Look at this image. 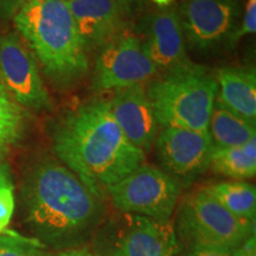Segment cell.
Instances as JSON below:
<instances>
[{
	"mask_svg": "<svg viewBox=\"0 0 256 256\" xmlns=\"http://www.w3.org/2000/svg\"><path fill=\"white\" fill-rule=\"evenodd\" d=\"M208 130L216 147L242 146L256 138L255 122L234 113L217 100L211 112Z\"/></svg>",
	"mask_w": 256,
	"mask_h": 256,
	"instance_id": "cell-16",
	"label": "cell"
},
{
	"mask_svg": "<svg viewBox=\"0 0 256 256\" xmlns=\"http://www.w3.org/2000/svg\"><path fill=\"white\" fill-rule=\"evenodd\" d=\"M0 80L23 108L36 112L52 108L36 58L14 32L0 34Z\"/></svg>",
	"mask_w": 256,
	"mask_h": 256,
	"instance_id": "cell-9",
	"label": "cell"
},
{
	"mask_svg": "<svg viewBox=\"0 0 256 256\" xmlns=\"http://www.w3.org/2000/svg\"><path fill=\"white\" fill-rule=\"evenodd\" d=\"M256 32V0H248L246 5L243 22L238 30L232 31L228 37L230 46L236 44L238 42L247 34H254Z\"/></svg>",
	"mask_w": 256,
	"mask_h": 256,
	"instance_id": "cell-21",
	"label": "cell"
},
{
	"mask_svg": "<svg viewBox=\"0 0 256 256\" xmlns=\"http://www.w3.org/2000/svg\"><path fill=\"white\" fill-rule=\"evenodd\" d=\"M24 2H32V0H23Z\"/></svg>",
	"mask_w": 256,
	"mask_h": 256,
	"instance_id": "cell-32",
	"label": "cell"
},
{
	"mask_svg": "<svg viewBox=\"0 0 256 256\" xmlns=\"http://www.w3.org/2000/svg\"><path fill=\"white\" fill-rule=\"evenodd\" d=\"M230 256H256V238L252 235L241 246L230 252Z\"/></svg>",
	"mask_w": 256,
	"mask_h": 256,
	"instance_id": "cell-24",
	"label": "cell"
},
{
	"mask_svg": "<svg viewBox=\"0 0 256 256\" xmlns=\"http://www.w3.org/2000/svg\"><path fill=\"white\" fill-rule=\"evenodd\" d=\"M152 2H154V4H156L158 6H160V8H166V6H168L170 4H171L172 0H151Z\"/></svg>",
	"mask_w": 256,
	"mask_h": 256,
	"instance_id": "cell-30",
	"label": "cell"
},
{
	"mask_svg": "<svg viewBox=\"0 0 256 256\" xmlns=\"http://www.w3.org/2000/svg\"><path fill=\"white\" fill-rule=\"evenodd\" d=\"M120 212L170 222L182 192V185L156 166L140 165L106 190Z\"/></svg>",
	"mask_w": 256,
	"mask_h": 256,
	"instance_id": "cell-6",
	"label": "cell"
},
{
	"mask_svg": "<svg viewBox=\"0 0 256 256\" xmlns=\"http://www.w3.org/2000/svg\"><path fill=\"white\" fill-rule=\"evenodd\" d=\"M14 211V186L0 188V224L5 228L8 226Z\"/></svg>",
	"mask_w": 256,
	"mask_h": 256,
	"instance_id": "cell-22",
	"label": "cell"
},
{
	"mask_svg": "<svg viewBox=\"0 0 256 256\" xmlns=\"http://www.w3.org/2000/svg\"><path fill=\"white\" fill-rule=\"evenodd\" d=\"M8 152H10L8 145H6L5 142H0V164H2V162H5L6 156H8Z\"/></svg>",
	"mask_w": 256,
	"mask_h": 256,
	"instance_id": "cell-28",
	"label": "cell"
},
{
	"mask_svg": "<svg viewBox=\"0 0 256 256\" xmlns=\"http://www.w3.org/2000/svg\"><path fill=\"white\" fill-rule=\"evenodd\" d=\"M86 49L102 48L119 34L122 8L116 0H66Z\"/></svg>",
	"mask_w": 256,
	"mask_h": 256,
	"instance_id": "cell-14",
	"label": "cell"
},
{
	"mask_svg": "<svg viewBox=\"0 0 256 256\" xmlns=\"http://www.w3.org/2000/svg\"><path fill=\"white\" fill-rule=\"evenodd\" d=\"M216 100L234 113L255 122L256 74L252 68L226 66L216 72Z\"/></svg>",
	"mask_w": 256,
	"mask_h": 256,
	"instance_id": "cell-15",
	"label": "cell"
},
{
	"mask_svg": "<svg viewBox=\"0 0 256 256\" xmlns=\"http://www.w3.org/2000/svg\"><path fill=\"white\" fill-rule=\"evenodd\" d=\"M20 194L25 223L34 238L58 252L81 248L104 222L100 198L57 160L34 162L25 174Z\"/></svg>",
	"mask_w": 256,
	"mask_h": 256,
	"instance_id": "cell-1",
	"label": "cell"
},
{
	"mask_svg": "<svg viewBox=\"0 0 256 256\" xmlns=\"http://www.w3.org/2000/svg\"><path fill=\"white\" fill-rule=\"evenodd\" d=\"M217 89L215 75L188 60L166 70L146 92L159 124L208 130Z\"/></svg>",
	"mask_w": 256,
	"mask_h": 256,
	"instance_id": "cell-4",
	"label": "cell"
},
{
	"mask_svg": "<svg viewBox=\"0 0 256 256\" xmlns=\"http://www.w3.org/2000/svg\"><path fill=\"white\" fill-rule=\"evenodd\" d=\"M26 130L24 108L12 98L0 80V142L17 145L23 140Z\"/></svg>",
	"mask_w": 256,
	"mask_h": 256,
	"instance_id": "cell-19",
	"label": "cell"
},
{
	"mask_svg": "<svg viewBox=\"0 0 256 256\" xmlns=\"http://www.w3.org/2000/svg\"><path fill=\"white\" fill-rule=\"evenodd\" d=\"M238 16L236 0H184L179 14L185 37L200 50L212 49L228 38Z\"/></svg>",
	"mask_w": 256,
	"mask_h": 256,
	"instance_id": "cell-11",
	"label": "cell"
},
{
	"mask_svg": "<svg viewBox=\"0 0 256 256\" xmlns=\"http://www.w3.org/2000/svg\"><path fill=\"white\" fill-rule=\"evenodd\" d=\"M174 232L188 248L210 247L232 252L255 235V222L232 215L202 188L182 200Z\"/></svg>",
	"mask_w": 256,
	"mask_h": 256,
	"instance_id": "cell-5",
	"label": "cell"
},
{
	"mask_svg": "<svg viewBox=\"0 0 256 256\" xmlns=\"http://www.w3.org/2000/svg\"><path fill=\"white\" fill-rule=\"evenodd\" d=\"M232 215L255 222L256 190L254 185L243 180H226L203 188Z\"/></svg>",
	"mask_w": 256,
	"mask_h": 256,
	"instance_id": "cell-18",
	"label": "cell"
},
{
	"mask_svg": "<svg viewBox=\"0 0 256 256\" xmlns=\"http://www.w3.org/2000/svg\"><path fill=\"white\" fill-rule=\"evenodd\" d=\"M184 256H230V252L210 247H191Z\"/></svg>",
	"mask_w": 256,
	"mask_h": 256,
	"instance_id": "cell-25",
	"label": "cell"
},
{
	"mask_svg": "<svg viewBox=\"0 0 256 256\" xmlns=\"http://www.w3.org/2000/svg\"><path fill=\"white\" fill-rule=\"evenodd\" d=\"M94 252L98 256H176L178 238L174 223L124 214L98 230Z\"/></svg>",
	"mask_w": 256,
	"mask_h": 256,
	"instance_id": "cell-7",
	"label": "cell"
},
{
	"mask_svg": "<svg viewBox=\"0 0 256 256\" xmlns=\"http://www.w3.org/2000/svg\"><path fill=\"white\" fill-rule=\"evenodd\" d=\"M154 144L162 170L182 188L191 185L209 170L214 150L209 130L164 127Z\"/></svg>",
	"mask_w": 256,
	"mask_h": 256,
	"instance_id": "cell-10",
	"label": "cell"
},
{
	"mask_svg": "<svg viewBox=\"0 0 256 256\" xmlns=\"http://www.w3.org/2000/svg\"><path fill=\"white\" fill-rule=\"evenodd\" d=\"M118 2H119V5L122 8V10L124 12H128L130 11V8H132V6L136 4V2H139V0H116Z\"/></svg>",
	"mask_w": 256,
	"mask_h": 256,
	"instance_id": "cell-29",
	"label": "cell"
},
{
	"mask_svg": "<svg viewBox=\"0 0 256 256\" xmlns=\"http://www.w3.org/2000/svg\"><path fill=\"white\" fill-rule=\"evenodd\" d=\"M156 72L158 69L147 56L140 38L116 34L101 48L96 58L94 87L98 90H120L144 84Z\"/></svg>",
	"mask_w": 256,
	"mask_h": 256,
	"instance_id": "cell-8",
	"label": "cell"
},
{
	"mask_svg": "<svg viewBox=\"0 0 256 256\" xmlns=\"http://www.w3.org/2000/svg\"><path fill=\"white\" fill-rule=\"evenodd\" d=\"M209 168L232 179H249L256 174V138L242 146H214Z\"/></svg>",
	"mask_w": 256,
	"mask_h": 256,
	"instance_id": "cell-17",
	"label": "cell"
},
{
	"mask_svg": "<svg viewBox=\"0 0 256 256\" xmlns=\"http://www.w3.org/2000/svg\"><path fill=\"white\" fill-rule=\"evenodd\" d=\"M8 186H14L11 168L8 162H2L0 164V188Z\"/></svg>",
	"mask_w": 256,
	"mask_h": 256,
	"instance_id": "cell-26",
	"label": "cell"
},
{
	"mask_svg": "<svg viewBox=\"0 0 256 256\" xmlns=\"http://www.w3.org/2000/svg\"><path fill=\"white\" fill-rule=\"evenodd\" d=\"M52 142L57 158L100 200L146 159L115 122L108 102L86 104L69 114L56 127Z\"/></svg>",
	"mask_w": 256,
	"mask_h": 256,
	"instance_id": "cell-2",
	"label": "cell"
},
{
	"mask_svg": "<svg viewBox=\"0 0 256 256\" xmlns=\"http://www.w3.org/2000/svg\"><path fill=\"white\" fill-rule=\"evenodd\" d=\"M5 229H6L5 226H2V224H0V235H2V234L5 232Z\"/></svg>",
	"mask_w": 256,
	"mask_h": 256,
	"instance_id": "cell-31",
	"label": "cell"
},
{
	"mask_svg": "<svg viewBox=\"0 0 256 256\" xmlns=\"http://www.w3.org/2000/svg\"><path fill=\"white\" fill-rule=\"evenodd\" d=\"M55 256H98L94 252L90 249L81 247V248H72V249H66V250H60L57 252Z\"/></svg>",
	"mask_w": 256,
	"mask_h": 256,
	"instance_id": "cell-27",
	"label": "cell"
},
{
	"mask_svg": "<svg viewBox=\"0 0 256 256\" xmlns=\"http://www.w3.org/2000/svg\"><path fill=\"white\" fill-rule=\"evenodd\" d=\"M146 34L144 48L156 69L170 70L186 62L183 25L174 8L154 12L148 18Z\"/></svg>",
	"mask_w": 256,
	"mask_h": 256,
	"instance_id": "cell-13",
	"label": "cell"
},
{
	"mask_svg": "<svg viewBox=\"0 0 256 256\" xmlns=\"http://www.w3.org/2000/svg\"><path fill=\"white\" fill-rule=\"evenodd\" d=\"M0 256H55L34 238H22L14 232L0 235Z\"/></svg>",
	"mask_w": 256,
	"mask_h": 256,
	"instance_id": "cell-20",
	"label": "cell"
},
{
	"mask_svg": "<svg viewBox=\"0 0 256 256\" xmlns=\"http://www.w3.org/2000/svg\"><path fill=\"white\" fill-rule=\"evenodd\" d=\"M14 22L50 81L66 87L87 74V49L66 0L24 2Z\"/></svg>",
	"mask_w": 256,
	"mask_h": 256,
	"instance_id": "cell-3",
	"label": "cell"
},
{
	"mask_svg": "<svg viewBox=\"0 0 256 256\" xmlns=\"http://www.w3.org/2000/svg\"><path fill=\"white\" fill-rule=\"evenodd\" d=\"M23 4V0H0V23L14 19Z\"/></svg>",
	"mask_w": 256,
	"mask_h": 256,
	"instance_id": "cell-23",
	"label": "cell"
},
{
	"mask_svg": "<svg viewBox=\"0 0 256 256\" xmlns=\"http://www.w3.org/2000/svg\"><path fill=\"white\" fill-rule=\"evenodd\" d=\"M108 104L124 136L142 151H150L158 136L159 124L145 86L120 89Z\"/></svg>",
	"mask_w": 256,
	"mask_h": 256,
	"instance_id": "cell-12",
	"label": "cell"
}]
</instances>
